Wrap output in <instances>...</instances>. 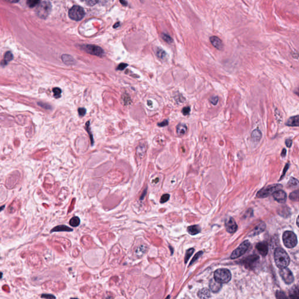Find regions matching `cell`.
<instances>
[{
  "instance_id": "52a82bcc",
  "label": "cell",
  "mask_w": 299,
  "mask_h": 299,
  "mask_svg": "<svg viewBox=\"0 0 299 299\" xmlns=\"http://www.w3.org/2000/svg\"><path fill=\"white\" fill-rule=\"evenodd\" d=\"M69 17L74 21H80L84 18L85 12L81 6H74L69 10Z\"/></svg>"
},
{
  "instance_id": "f1b7e54d",
  "label": "cell",
  "mask_w": 299,
  "mask_h": 299,
  "mask_svg": "<svg viewBox=\"0 0 299 299\" xmlns=\"http://www.w3.org/2000/svg\"><path fill=\"white\" fill-rule=\"evenodd\" d=\"M41 3V0H27L26 4L30 8H33Z\"/></svg>"
},
{
  "instance_id": "7bdbcfd3",
  "label": "cell",
  "mask_w": 299,
  "mask_h": 299,
  "mask_svg": "<svg viewBox=\"0 0 299 299\" xmlns=\"http://www.w3.org/2000/svg\"><path fill=\"white\" fill-rule=\"evenodd\" d=\"M190 112H191V108L189 107H185V108H183L182 110V113L185 116L188 115L190 113Z\"/></svg>"
},
{
  "instance_id": "8d00e7d4",
  "label": "cell",
  "mask_w": 299,
  "mask_h": 299,
  "mask_svg": "<svg viewBox=\"0 0 299 299\" xmlns=\"http://www.w3.org/2000/svg\"><path fill=\"white\" fill-rule=\"evenodd\" d=\"M157 55L159 58H160L161 59H164L166 56V53L165 52L164 50H163L162 49H158V50L157 52Z\"/></svg>"
},
{
  "instance_id": "bcb514c9",
  "label": "cell",
  "mask_w": 299,
  "mask_h": 299,
  "mask_svg": "<svg viewBox=\"0 0 299 299\" xmlns=\"http://www.w3.org/2000/svg\"><path fill=\"white\" fill-rule=\"evenodd\" d=\"M41 298H43V299H56V297L53 294H43L41 296Z\"/></svg>"
},
{
  "instance_id": "cb8c5ba5",
  "label": "cell",
  "mask_w": 299,
  "mask_h": 299,
  "mask_svg": "<svg viewBox=\"0 0 299 299\" xmlns=\"http://www.w3.org/2000/svg\"><path fill=\"white\" fill-rule=\"evenodd\" d=\"M289 297L290 299H299V287L298 286H294L290 289L289 292Z\"/></svg>"
},
{
  "instance_id": "6da1fadb",
  "label": "cell",
  "mask_w": 299,
  "mask_h": 299,
  "mask_svg": "<svg viewBox=\"0 0 299 299\" xmlns=\"http://www.w3.org/2000/svg\"><path fill=\"white\" fill-rule=\"evenodd\" d=\"M274 259L279 268H286L290 263V258L287 252L282 248H277L274 252Z\"/></svg>"
},
{
  "instance_id": "681fc988",
  "label": "cell",
  "mask_w": 299,
  "mask_h": 299,
  "mask_svg": "<svg viewBox=\"0 0 299 299\" xmlns=\"http://www.w3.org/2000/svg\"><path fill=\"white\" fill-rule=\"evenodd\" d=\"M285 144H286V146H287V147L290 148L292 147V140L290 138H287L285 140Z\"/></svg>"
},
{
  "instance_id": "74e56055",
  "label": "cell",
  "mask_w": 299,
  "mask_h": 299,
  "mask_svg": "<svg viewBox=\"0 0 299 299\" xmlns=\"http://www.w3.org/2000/svg\"><path fill=\"white\" fill-rule=\"evenodd\" d=\"M219 101V98L217 96H213L210 98L209 101L212 105H216Z\"/></svg>"
},
{
  "instance_id": "484cf974",
  "label": "cell",
  "mask_w": 299,
  "mask_h": 299,
  "mask_svg": "<svg viewBox=\"0 0 299 299\" xmlns=\"http://www.w3.org/2000/svg\"><path fill=\"white\" fill-rule=\"evenodd\" d=\"M197 296L200 299H208V298H210V290L209 289H208L207 288H204V289L200 290L198 292Z\"/></svg>"
},
{
  "instance_id": "11a10c76",
  "label": "cell",
  "mask_w": 299,
  "mask_h": 299,
  "mask_svg": "<svg viewBox=\"0 0 299 299\" xmlns=\"http://www.w3.org/2000/svg\"><path fill=\"white\" fill-rule=\"evenodd\" d=\"M5 207H6V206H5V205H3L2 206H1V207L0 208V212H1V211H2V210H3V209H4V208H5Z\"/></svg>"
},
{
  "instance_id": "ffe728a7",
  "label": "cell",
  "mask_w": 299,
  "mask_h": 299,
  "mask_svg": "<svg viewBox=\"0 0 299 299\" xmlns=\"http://www.w3.org/2000/svg\"><path fill=\"white\" fill-rule=\"evenodd\" d=\"M221 288V283L217 282L215 280L212 279L210 282V289L214 293L218 292Z\"/></svg>"
},
{
  "instance_id": "4fadbf2b",
  "label": "cell",
  "mask_w": 299,
  "mask_h": 299,
  "mask_svg": "<svg viewBox=\"0 0 299 299\" xmlns=\"http://www.w3.org/2000/svg\"><path fill=\"white\" fill-rule=\"evenodd\" d=\"M256 248L261 255L265 257L268 252V244L265 241L259 243L256 245Z\"/></svg>"
},
{
  "instance_id": "f35d334b",
  "label": "cell",
  "mask_w": 299,
  "mask_h": 299,
  "mask_svg": "<svg viewBox=\"0 0 299 299\" xmlns=\"http://www.w3.org/2000/svg\"><path fill=\"white\" fill-rule=\"evenodd\" d=\"M162 39H164V41H165L166 42H167L168 43H171L173 42V39L169 36L167 34H162Z\"/></svg>"
},
{
  "instance_id": "ee69618b",
  "label": "cell",
  "mask_w": 299,
  "mask_h": 299,
  "mask_svg": "<svg viewBox=\"0 0 299 299\" xmlns=\"http://www.w3.org/2000/svg\"><path fill=\"white\" fill-rule=\"evenodd\" d=\"M37 104H38V105L40 106V107H42L43 108H44V109H51V108H51V107H50L49 105H48V104L46 103H43V102H38V103H37Z\"/></svg>"
},
{
  "instance_id": "4316f807",
  "label": "cell",
  "mask_w": 299,
  "mask_h": 299,
  "mask_svg": "<svg viewBox=\"0 0 299 299\" xmlns=\"http://www.w3.org/2000/svg\"><path fill=\"white\" fill-rule=\"evenodd\" d=\"M200 231H201V228L197 225H193V226H189V227L188 228V233L191 234V235H196V234L199 233L200 232Z\"/></svg>"
},
{
  "instance_id": "30bf717a",
  "label": "cell",
  "mask_w": 299,
  "mask_h": 299,
  "mask_svg": "<svg viewBox=\"0 0 299 299\" xmlns=\"http://www.w3.org/2000/svg\"><path fill=\"white\" fill-rule=\"evenodd\" d=\"M279 274L281 276L283 280L287 285H290L294 281V276L293 274L290 271V270L288 269L287 267L282 268L279 271Z\"/></svg>"
},
{
  "instance_id": "816d5d0a",
  "label": "cell",
  "mask_w": 299,
  "mask_h": 299,
  "mask_svg": "<svg viewBox=\"0 0 299 299\" xmlns=\"http://www.w3.org/2000/svg\"><path fill=\"white\" fill-rule=\"evenodd\" d=\"M286 151H286V150L285 149H283L282 150V152L281 153V156L282 157H285L286 156Z\"/></svg>"
},
{
  "instance_id": "d590c367",
  "label": "cell",
  "mask_w": 299,
  "mask_h": 299,
  "mask_svg": "<svg viewBox=\"0 0 299 299\" xmlns=\"http://www.w3.org/2000/svg\"><path fill=\"white\" fill-rule=\"evenodd\" d=\"M81 1L88 6H94L98 2V0H81Z\"/></svg>"
},
{
  "instance_id": "f5cc1de1",
  "label": "cell",
  "mask_w": 299,
  "mask_h": 299,
  "mask_svg": "<svg viewBox=\"0 0 299 299\" xmlns=\"http://www.w3.org/2000/svg\"><path fill=\"white\" fill-rule=\"evenodd\" d=\"M4 1L10 2V3H17L19 0H4Z\"/></svg>"
},
{
  "instance_id": "6f0895ef",
  "label": "cell",
  "mask_w": 299,
  "mask_h": 299,
  "mask_svg": "<svg viewBox=\"0 0 299 299\" xmlns=\"http://www.w3.org/2000/svg\"><path fill=\"white\" fill-rule=\"evenodd\" d=\"M119 23H117V24H116V25H114V28H116V27H117V26H118V25H119Z\"/></svg>"
},
{
  "instance_id": "f6af8a7d",
  "label": "cell",
  "mask_w": 299,
  "mask_h": 299,
  "mask_svg": "<svg viewBox=\"0 0 299 299\" xmlns=\"http://www.w3.org/2000/svg\"><path fill=\"white\" fill-rule=\"evenodd\" d=\"M78 112L80 116H84L87 112V111H86L85 108H80L78 109Z\"/></svg>"
},
{
  "instance_id": "83f0119b",
  "label": "cell",
  "mask_w": 299,
  "mask_h": 299,
  "mask_svg": "<svg viewBox=\"0 0 299 299\" xmlns=\"http://www.w3.org/2000/svg\"><path fill=\"white\" fill-rule=\"evenodd\" d=\"M69 223L72 227H77L80 224V219L78 217H77V216L73 217L70 220Z\"/></svg>"
},
{
  "instance_id": "7402d4cb",
  "label": "cell",
  "mask_w": 299,
  "mask_h": 299,
  "mask_svg": "<svg viewBox=\"0 0 299 299\" xmlns=\"http://www.w3.org/2000/svg\"><path fill=\"white\" fill-rule=\"evenodd\" d=\"M61 59H62V61H63V63L64 64H66V65L70 66V65L74 64L76 63V61L74 59V58L70 55L63 54L61 56Z\"/></svg>"
},
{
  "instance_id": "ab89813d",
  "label": "cell",
  "mask_w": 299,
  "mask_h": 299,
  "mask_svg": "<svg viewBox=\"0 0 299 299\" xmlns=\"http://www.w3.org/2000/svg\"><path fill=\"white\" fill-rule=\"evenodd\" d=\"M276 296L277 299H287L286 294L282 291H277L276 293Z\"/></svg>"
},
{
  "instance_id": "1f68e13d",
  "label": "cell",
  "mask_w": 299,
  "mask_h": 299,
  "mask_svg": "<svg viewBox=\"0 0 299 299\" xmlns=\"http://www.w3.org/2000/svg\"><path fill=\"white\" fill-rule=\"evenodd\" d=\"M85 126H86V130L87 131V132L88 133L89 135H90V140H91V144L93 145V144L94 143V138H93V136H92V133L91 132V130H90V122H87L85 124Z\"/></svg>"
},
{
  "instance_id": "7a4b0ae2",
  "label": "cell",
  "mask_w": 299,
  "mask_h": 299,
  "mask_svg": "<svg viewBox=\"0 0 299 299\" xmlns=\"http://www.w3.org/2000/svg\"><path fill=\"white\" fill-rule=\"evenodd\" d=\"M231 279L230 271L227 269H219L214 274V279L220 283H226Z\"/></svg>"
},
{
  "instance_id": "44dd1931",
  "label": "cell",
  "mask_w": 299,
  "mask_h": 299,
  "mask_svg": "<svg viewBox=\"0 0 299 299\" xmlns=\"http://www.w3.org/2000/svg\"><path fill=\"white\" fill-rule=\"evenodd\" d=\"M188 132L187 126L184 123H180L177 126V133L179 136H183Z\"/></svg>"
},
{
  "instance_id": "5b68a950",
  "label": "cell",
  "mask_w": 299,
  "mask_h": 299,
  "mask_svg": "<svg viewBox=\"0 0 299 299\" xmlns=\"http://www.w3.org/2000/svg\"><path fill=\"white\" fill-rule=\"evenodd\" d=\"M250 247V241L248 240H245L239 246V247L237 249H235L232 252L230 257L231 259H236L240 257L248 251Z\"/></svg>"
},
{
  "instance_id": "9a60e30c",
  "label": "cell",
  "mask_w": 299,
  "mask_h": 299,
  "mask_svg": "<svg viewBox=\"0 0 299 299\" xmlns=\"http://www.w3.org/2000/svg\"><path fill=\"white\" fill-rule=\"evenodd\" d=\"M286 125L287 126L290 127H297L299 125V116L297 115L296 116H294L290 117L287 120Z\"/></svg>"
},
{
  "instance_id": "836d02e7",
  "label": "cell",
  "mask_w": 299,
  "mask_h": 299,
  "mask_svg": "<svg viewBox=\"0 0 299 299\" xmlns=\"http://www.w3.org/2000/svg\"><path fill=\"white\" fill-rule=\"evenodd\" d=\"M122 102L125 105H129L130 103L131 102V99L130 98V96L127 94H124L122 96Z\"/></svg>"
},
{
  "instance_id": "3957f363",
  "label": "cell",
  "mask_w": 299,
  "mask_h": 299,
  "mask_svg": "<svg viewBox=\"0 0 299 299\" xmlns=\"http://www.w3.org/2000/svg\"><path fill=\"white\" fill-rule=\"evenodd\" d=\"M283 241L287 248H292L297 244V236L293 231H286L283 234Z\"/></svg>"
},
{
  "instance_id": "5bb4252c",
  "label": "cell",
  "mask_w": 299,
  "mask_h": 299,
  "mask_svg": "<svg viewBox=\"0 0 299 299\" xmlns=\"http://www.w3.org/2000/svg\"><path fill=\"white\" fill-rule=\"evenodd\" d=\"M209 39L210 42L216 49L219 50H223V49L224 48V45L222 41L219 37L215 36H211Z\"/></svg>"
},
{
  "instance_id": "b9f144b4",
  "label": "cell",
  "mask_w": 299,
  "mask_h": 299,
  "mask_svg": "<svg viewBox=\"0 0 299 299\" xmlns=\"http://www.w3.org/2000/svg\"><path fill=\"white\" fill-rule=\"evenodd\" d=\"M169 194H164L162 196L161 199H160V202L161 204H164V203H165L166 202H167L168 200H169Z\"/></svg>"
},
{
  "instance_id": "7dc6e473",
  "label": "cell",
  "mask_w": 299,
  "mask_h": 299,
  "mask_svg": "<svg viewBox=\"0 0 299 299\" xmlns=\"http://www.w3.org/2000/svg\"><path fill=\"white\" fill-rule=\"evenodd\" d=\"M289 165H290L289 163H287V164H286L285 167V168H284L283 172L282 175V177H281V178H280V180H282V179H283V178L285 177V174H286V173L287 172V169H289Z\"/></svg>"
},
{
  "instance_id": "91938a15",
  "label": "cell",
  "mask_w": 299,
  "mask_h": 299,
  "mask_svg": "<svg viewBox=\"0 0 299 299\" xmlns=\"http://www.w3.org/2000/svg\"><path fill=\"white\" fill-rule=\"evenodd\" d=\"M298 221H299V218L297 217V226L299 225V223H298Z\"/></svg>"
},
{
  "instance_id": "d6a6232c",
  "label": "cell",
  "mask_w": 299,
  "mask_h": 299,
  "mask_svg": "<svg viewBox=\"0 0 299 299\" xmlns=\"http://www.w3.org/2000/svg\"><path fill=\"white\" fill-rule=\"evenodd\" d=\"M194 251H195V250L193 248H190L188 250H187V251L186 252L185 257V263H187V262L188 261V260L191 257L192 255L194 252Z\"/></svg>"
},
{
  "instance_id": "9f6ffc18",
  "label": "cell",
  "mask_w": 299,
  "mask_h": 299,
  "mask_svg": "<svg viewBox=\"0 0 299 299\" xmlns=\"http://www.w3.org/2000/svg\"><path fill=\"white\" fill-rule=\"evenodd\" d=\"M147 103H148V105H149V106H151V104L153 103H152V102H151L150 101H148V102H147Z\"/></svg>"
},
{
  "instance_id": "d4e9b609",
  "label": "cell",
  "mask_w": 299,
  "mask_h": 299,
  "mask_svg": "<svg viewBox=\"0 0 299 299\" xmlns=\"http://www.w3.org/2000/svg\"><path fill=\"white\" fill-rule=\"evenodd\" d=\"M72 229L71 228L67 226L66 225H60V226H57L56 227L53 228L52 230H51V233H53V232H60V231H72Z\"/></svg>"
},
{
  "instance_id": "db71d44e",
  "label": "cell",
  "mask_w": 299,
  "mask_h": 299,
  "mask_svg": "<svg viewBox=\"0 0 299 299\" xmlns=\"http://www.w3.org/2000/svg\"><path fill=\"white\" fill-rule=\"evenodd\" d=\"M146 193H147V192H146V189H145V191H144L143 195H142V197H141V199H143L144 197V196H145V195H146Z\"/></svg>"
},
{
  "instance_id": "f546056e",
  "label": "cell",
  "mask_w": 299,
  "mask_h": 299,
  "mask_svg": "<svg viewBox=\"0 0 299 299\" xmlns=\"http://www.w3.org/2000/svg\"><path fill=\"white\" fill-rule=\"evenodd\" d=\"M298 184H299L298 180L293 178V177H292L289 181V182L287 183V186H288V187H290V188H293V187H295V186L298 185Z\"/></svg>"
},
{
  "instance_id": "d6986e66",
  "label": "cell",
  "mask_w": 299,
  "mask_h": 299,
  "mask_svg": "<svg viewBox=\"0 0 299 299\" xmlns=\"http://www.w3.org/2000/svg\"><path fill=\"white\" fill-rule=\"evenodd\" d=\"M147 151V146L144 144L138 145L136 149V154L139 158H143Z\"/></svg>"
},
{
  "instance_id": "2e32d148",
  "label": "cell",
  "mask_w": 299,
  "mask_h": 299,
  "mask_svg": "<svg viewBox=\"0 0 299 299\" xmlns=\"http://www.w3.org/2000/svg\"><path fill=\"white\" fill-rule=\"evenodd\" d=\"M148 250V247L146 245H141L138 246V248L136 249L134 253L135 255L138 258H141L143 257L144 255L146 253V252Z\"/></svg>"
},
{
  "instance_id": "8992f818",
  "label": "cell",
  "mask_w": 299,
  "mask_h": 299,
  "mask_svg": "<svg viewBox=\"0 0 299 299\" xmlns=\"http://www.w3.org/2000/svg\"><path fill=\"white\" fill-rule=\"evenodd\" d=\"M81 49L84 52L92 55H94L99 57H102L104 54V51L102 48L95 45H85L81 46Z\"/></svg>"
},
{
  "instance_id": "680465c9",
  "label": "cell",
  "mask_w": 299,
  "mask_h": 299,
  "mask_svg": "<svg viewBox=\"0 0 299 299\" xmlns=\"http://www.w3.org/2000/svg\"><path fill=\"white\" fill-rule=\"evenodd\" d=\"M2 273L0 272V279L2 278Z\"/></svg>"
},
{
  "instance_id": "e575fe53",
  "label": "cell",
  "mask_w": 299,
  "mask_h": 299,
  "mask_svg": "<svg viewBox=\"0 0 299 299\" xmlns=\"http://www.w3.org/2000/svg\"><path fill=\"white\" fill-rule=\"evenodd\" d=\"M53 92L54 94V97L55 98H59L61 95V90L59 88H54L53 89Z\"/></svg>"
},
{
  "instance_id": "277c9868",
  "label": "cell",
  "mask_w": 299,
  "mask_h": 299,
  "mask_svg": "<svg viewBox=\"0 0 299 299\" xmlns=\"http://www.w3.org/2000/svg\"><path fill=\"white\" fill-rule=\"evenodd\" d=\"M282 185L281 184H273L263 188L261 190L258 192L257 196L259 198L268 197L269 195L273 194L275 192L281 189Z\"/></svg>"
},
{
  "instance_id": "9c48e42d",
  "label": "cell",
  "mask_w": 299,
  "mask_h": 299,
  "mask_svg": "<svg viewBox=\"0 0 299 299\" xmlns=\"http://www.w3.org/2000/svg\"><path fill=\"white\" fill-rule=\"evenodd\" d=\"M51 10V4L49 2L44 1L37 8V15L42 18H46Z\"/></svg>"
},
{
  "instance_id": "ba28073f",
  "label": "cell",
  "mask_w": 299,
  "mask_h": 299,
  "mask_svg": "<svg viewBox=\"0 0 299 299\" xmlns=\"http://www.w3.org/2000/svg\"><path fill=\"white\" fill-rule=\"evenodd\" d=\"M259 258L257 255H252L242 260L241 263H243L247 269L252 270L255 269L257 266L258 263L259 262Z\"/></svg>"
},
{
  "instance_id": "ac0fdd59",
  "label": "cell",
  "mask_w": 299,
  "mask_h": 299,
  "mask_svg": "<svg viewBox=\"0 0 299 299\" xmlns=\"http://www.w3.org/2000/svg\"><path fill=\"white\" fill-rule=\"evenodd\" d=\"M266 228V225L265 223L261 222L260 224H259L258 226H256V227L254 228L253 231L252 232L251 236H255L257 235H258L262 232H263Z\"/></svg>"
},
{
  "instance_id": "7c38bea8",
  "label": "cell",
  "mask_w": 299,
  "mask_h": 299,
  "mask_svg": "<svg viewBox=\"0 0 299 299\" xmlns=\"http://www.w3.org/2000/svg\"><path fill=\"white\" fill-rule=\"evenodd\" d=\"M273 196L276 201L282 204L285 203L287 199V195L285 193V192L281 189H279L275 192L273 193Z\"/></svg>"
},
{
  "instance_id": "8fae6325",
  "label": "cell",
  "mask_w": 299,
  "mask_h": 299,
  "mask_svg": "<svg viewBox=\"0 0 299 299\" xmlns=\"http://www.w3.org/2000/svg\"><path fill=\"white\" fill-rule=\"evenodd\" d=\"M225 227L228 233L231 234L235 233L237 231L238 228L235 221L232 217H230L226 221L225 224Z\"/></svg>"
},
{
  "instance_id": "e0dca14e",
  "label": "cell",
  "mask_w": 299,
  "mask_h": 299,
  "mask_svg": "<svg viewBox=\"0 0 299 299\" xmlns=\"http://www.w3.org/2000/svg\"><path fill=\"white\" fill-rule=\"evenodd\" d=\"M262 136V132L258 129L254 130L251 134V138L255 142H259L261 140Z\"/></svg>"
},
{
  "instance_id": "60d3db41",
  "label": "cell",
  "mask_w": 299,
  "mask_h": 299,
  "mask_svg": "<svg viewBox=\"0 0 299 299\" xmlns=\"http://www.w3.org/2000/svg\"><path fill=\"white\" fill-rule=\"evenodd\" d=\"M202 254H203V252L202 251L198 252L197 254H196L195 255V257H193V258L192 259V260L191 263H190V264H189V266H191L192 264H193V263H194V262H195L196 260H197V259H199V258L200 257V256L202 255Z\"/></svg>"
},
{
  "instance_id": "f907efd6",
  "label": "cell",
  "mask_w": 299,
  "mask_h": 299,
  "mask_svg": "<svg viewBox=\"0 0 299 299\" xmlns=\"http://www.w3.org/2000/svg\"><path fill=\"white\" fill-rule=\"evenodd\" d=\"M168 125V120H165L161 123H158V126H160V127H164V126H167Z\"/></svg>"
},
{
  "instance_id": "c3c4849f",
  "label": "cell",
  "mask_w": 299,
  "mask_h": 299,
  "mask_svg": "<svg viewBox=\"0 0 299 299\" xmlns=\"http://www.w3.org/2000/svg\"><path fill=\"white\" fill-rule=\"evenodd\" d=\"M128 66L127 64H125V63H121L120 64L119 66H118L117 67V70H120V71H122L125 68H126L127 66Z\"/></svg>"
},
{
  "instance_id": "4dcf8cb0",
  "label": "cell",
  "mask_w": 299,
  "mask_h": 299,
  "mask_svg": "<svg viewBox=\"0 0 299 299\" xmlns=\"http://www.w3.org/2000/svg\"><path fill=\"white\" fill-rule=\"evenodd\" d=\"M289 198L290 200L293 201H298L299 200V191L296 190L295 191L292 192L290 194Z\"/></svg>"
},
{
  "instance_id": "603a6c76",
  "label": "cell",
  "mask_w": 299,
  "mask_h": 299,
  "mask_svg": "<svg viewBox=\"0 0 299 299\" xmlns=\"http://www.w3.org/2000/svg\"><path fill=\"white\" fill-rule=\"evenodd\" d=\"M14 56L11 52H7L4 55V59L1 61V65L3 67L6 66L8 63L13 59Z\"/></svg>"
}]
</instances>
